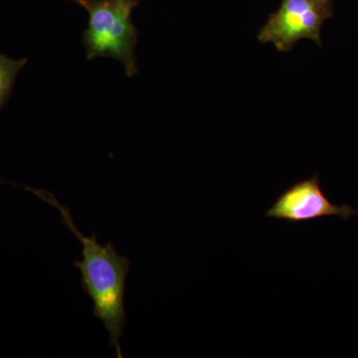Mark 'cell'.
I'll return each instance as SVG.
<instances>
[{"label":"cell","mask_w":358,"mask_h":358,"mask_svg":"<svg viewBox=\"0 0 358 358\" xmlns=\"http://www.w3.org/2000/svg\"><path fill=\"white\" fill-rule=\"evenodd\" d=\"M37 197L55 207L62 216L64 224L78 238L82 245V261H75L74 266L81 272V285L85 293L93 301V315L103 322L110 336V345L117 357L122 358L121 338L127 322L124 296L131 261L120 255L112 241L99 243L96 233L86 236L73 220L70 209L62 205L46 190L27 187Z\"/></svg>","instance_id":"cell-1"},{"label":"cell","mask_w":358,"mask_h":358,"mask_svg":"<svg viewBox=\"0 0 358 358\" xmlns=\"http://www.w3.org/2000/svg\"><path fill=\"white\" fill-rule=\"evenodd\" d=\"M89 14L83 33L87 60L105 57L119 61L126 75L138 74L136 47L138 30L131 20L140 0H74Z\"/></svg>","instance_id":"cell-2"},{"label":"cell","mask_w":358,"mask_h":358,"mask_svg":"<svg viewBox=\"0 0 358 358\" xmlns=\"http://www.w3.org/2000/svg\"><path fill=\"white\" fill-rule=\"evenodd\" d=\"M333 14V0H282L261 28L258 40L280 52L291 51L301 39L322 46V26Z\"/></svg>","instance_id":"cell-3"},{"label":"cell","mask_w":358,"mask_h":358,"mask_svg":"<svg viewBox=\"0 0 358 358\" xmlns=\"http://www.w3.org/2000/svg\"><path fill=\"white\" fill-rule=\"evenodd\" d=\"M358 215L357 209L348 204H334L320 186L319 174L299 181L278 197L265 216L291 223L306 222L327 216H338L348 220Z\"/></svg>","instance_id":"cell-4"},{"label":"cell","mask_w":358,"mask_h":358,"mask_svg":"<svg viewBox=\"0 0 358 358\" xmlns=\"http://www.w3.org/2000/svg\"><path fill=\"white\" fill-rule=\"evenodd\" d=\"M28 60L14 59L0 53V110L7 105L14 89L16 78Z\"/></svg>","instance_id":"cell-5"}]
</instances>
